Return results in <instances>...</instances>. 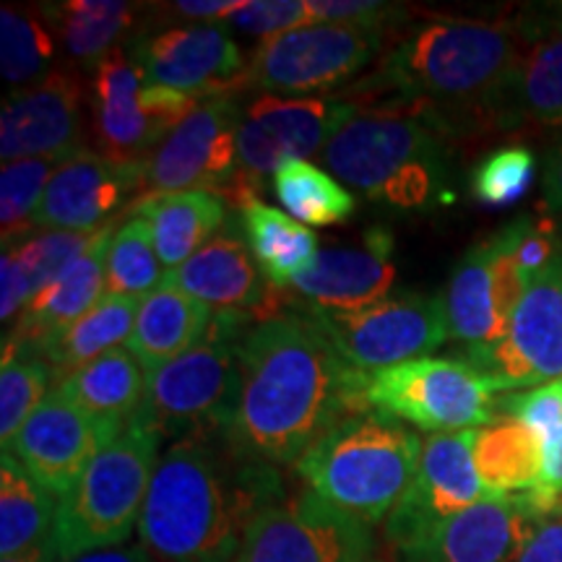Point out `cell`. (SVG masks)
<instances>
[{
    "label": "cell",
    "mask_w": 562,
    "mask_h": 562,
    "mask_svg": "<svg viewBox=\"0 0 562 562\" xmlns=\"http://www.w3.org/2000/svg\"><path fill=\"white\" fill-rule=\"evenodd\" d=\"M81 87L70 74L11 91L0 112L3 165L21 159H68L81 151Z\"/></svg>",
    "instance_id": "cell-20"
},
{
    "label": "cell",
    "mask_w": 562,
    "mask_h": 562,
    "mask_svg": "<svg viewBox=\"0 0 562 562\" xmlns=\"http://www.w3.org/2000/svg\"><path fill=\"white\" fill-rule=\"evenodd\" d=\"M474 463L487 495H529L542 482L544 448L521 419L497 414L492 425L476 432Z\"/></svg>",
    "instance_id": "cell-30"
},
{
    "label": "cell",
    "mask_w": 562,
    "mask_h": 562,
    "mask_svg": "<svg viewBox=\"0 0 562 562\" xmlns=\"http://www.w3.org/2000/svg\"><path fill=\"white\" fill-rule=\"evenodd\" d=\"M446 315L451 339L467 349H482L503 341L510 323L503 318L497 300L495 266H492V245L476 243L453 266L446 292Z\"/></svg>",
    "instance_id": "cell-27"
},
{
    "label": "cell",
    "mask_w": 562,
    "mask_h": 562,
    "mask_svg": "<svg viewBox=\"0 0 562 562\" xmlns=\"http://www.w3.org/2000/svg\"><path fill=\"white\" fill-rule=\"evenodd\" d=\"M66 159H21L3 165L0 172V227H3V250L19 248L32 237L34 214L53 172Z\"/></svg>",
    "instance_id": "cell-37"
},
{
    "label": "cell",
    "mask_w": 562,
    "mask_h": 562,
    "mask_svg": "<svg viewBox=\"0 0 562 562\" xmlns=\"http://www.w3.org/2000/svg\"><path fill=\"white\" fill-rule=\"evenodd\" d=\"M131 58L146 83L191 94L195 100L240 94L245 55L227 24H186L133 40Z\"/></svg>",
    "instance_id": "cell-17"
},
{
    "label": "cell",
    "mask_w": 562,
    "mask_h": 562,
    "mask_svg": "<svg viewBox=\"0 0 562 562\" xmlns=\"http://www.w3.org/2000/svg\"><path fill=\"white\" fill-rule=\"evenodd\" d=\"M357 104L341 97H258L237 131V175L256 186L281 165L326 149Z\"/></svg>",
    "instance_id": "cell-16"
},
{
    "label": "cell",
    "mask_w": 562,
    "mask_h": 562,
    "mask_svg": "<svg viewBox=\"0 0 562 562\" xmlns=\"http://www.w3.org/2000/svg\"><path fill=\"white\" fill-rule=\"evenodd\" d=\"M165 277L149 224L140 216H131L110 237L108 294L144 300L159 290Z\"/></svg>",
    "instance_id": "cell-36"
},
{
    "label": "cell",
    "mask_w": 562,
    "mask_h": 562,
    "mask_svg": "<svg viewBox=\"0 0 562 562\" xmlns=\"http://www.w3.org/2000/svg\"><path fill=\"white\" fill-rule=\"evenodd\" d=\"M211 307L193 300L170 281L138 302L136 323L128 339L131 355L140 362L146 375L178 360L203 341L211 326Z\"/></svg>",
    "instance_id": "cell-25"
},
{
    "label": "cell",
    "mask_w": 562,
    "mask_h": 562,
    "mask_svg": "<svg viewBox=\"0 0 562 562\" xmlns=\"http://www.w3.org/2000/svg\"><path fill=\"white\" fill-rule=\"evenodd\" d=\"M315 24L355 26V30L389 32L393 24L404 21L406 5L383 3V0H311Z\"/></svg>",
    "instance_id": "cell-44"
},
{
    "label": "cell",
    "mask_w": 562,
    "mask_h": 562,
    "mask_svg": "<svg viewBox=\"0 0 562 562\" xmlns=\"http://www.w3.org/2000/svg\"><path fill=\"white\" fill-rule=\"evenodd\" d=\"M138 302L123 294H104L87 315H81L74 326L45 341L34 351V357L47 362L55 378H66L74 370L83 368L104 351L117 349V344L128 341L133 323H136Z\"/></svg>",
    "instance_id": "cell-33"
},
{
    "label": "cell",
    "mask_w": 562,
    "mask_h": 562,
    "mask_svg": "<svg viewBox=\"0 0 562 562\" xmlns=\"http://www.w3.org/2000/svg\"><path fill=\"white\" fill-rule=\"evenodd\" d=\"M55 55L50 26L42 24L40 16L9 9L0 11V66L3 79L11 87L37 83L45 79V70Z\"/></svg>",
    "instance_id": "cell-38"
},
{
    "label": "cell",
    "mask_w": 562,
    "mask_h": 562,
    "mask_svg": "<svg viewBox=\"0 0 562 562\" xmlns=\"http://www.w3.org/2000/svg\"><path fill=\"white\" fill-rule=\"evenodd\" d=\"M524 495H487L451 518L432 537L393 554V562H516L526 533L539 521Z\"/></svg>",
    "instance_id": "cell-22"
},
{
    "label": "cell",
    "mask_w": 562,
    "mask_h": 562,
    "mask_svg": "<svg viewBox=\"0 0 562 562\" xmlns=\"http://www.w3.org/2000/svg\"><path fill=\"white\" fill-rule=\"evenodd\" d=\"M516 562H562V508L531 526Z\"/></svg>",
    "instance_id": "cell-45"
},
{
    "label": "cell",
    "mask_w": 562,
    "mask_h": 562,
    "mask_svg": "<svg viewBox=\"0 0 562 562\" xmlns=\"http://www.w3.org/2000/svg\"><path fill=\"white\" fill-rule=\"evenodd\" d=\"M55 391L104 427L123 430L144 402L146 370L128 347H117L60 378Z\"/></svg>",
    "instance_id": "cell-29"
},
{
    "label": "cell",
    "mask_w": 562,
    "mask_h": 562,
    "mask_svg": "<svg viewBox=\"0 0 562 562\" xmlns=\"http://www.w3.org/2000/svg\"><path fill=\"white\" fill-rule=\"evenodd\" d=\"M336 355L360 372H381L430 357L451 339L446 302L435 294L398 292L362 311L307 315Z\"/></svg>",
    "instance_id": "cell-10"
},
{
    "label": "cell",
    "mask_w": 562,
    "mask_h": 562,
    "mask_svg": "<svg viewBox=\"0 0 562 562\" xmlns=\"http://www.w3.org/2000/svg\"><path fill=\"white\" fill-rule=\"evenodd\" d=\"M161 435L133 417L58 501V562L123 547L140 521Z\"/></svg>",
    "instance_id": "cell-6"
},
{
    "label": "cell",
    "mask_w": 562,
    "mask_h": 562,
    "mask_svg": "<svg viewBox=\"0 0 562 562\" xmlns=\"http://www.w3.org/2000/svg\"><path fill=\"white\" fill-rule=\"evenodd\" d=\"M446 133L398 104H357L355 115L321 151L336 180L396 209L446 199Z\"/></svg>",
    "instance_id": "cell-4"
},
{
    "label": "cell",
    "mask_w": 562,
    "mask_h": 562,
    "mask_svg": "<svg viewBox=\"0 0 562 562\" xmlns=\"http://www.w3.org/2000/svg\"><path fill=\"white\" fill-rule=\"evenodd\" d=\"M243 5L245 0H180V3H172L170 9L182 19H195L199 24H220V19L227 21Z\"/></svg>",
    "instance_id": "cell-47"
},
{
    "label": "cell",
    "mask_w": 562,
    "mask_h": 562,
    "mask_svg": "<svg viewBox=\"0 0 562 562\" xmlns=\"http://www.w3.org/2000/svg\"><path fill=\"white\" fill-rule=\"evenodd\" d=\"M463 362L492 391H531L562 381V245L554 261L526 286L508 336L492 347H463Z\"/></svg>",
    "instance_id": "cell-12"
},
{
    "label": "cell",
    "mask_w": 562,
    "mask_h": 562,
    "mask_svg": "<svg viewBox=\"0 0 562 562\" xmlns=\"http://www.w3.org/2000/svg\"><path fill=\"white\" fill-rule=\"evenodd\" d=\"M128 211L149 224L154 248L167 271L180 269L203 245L214 240V232L227 220L224 199L211 191L140 195Z\"/></svg>",
    "instance_id": "cell-26"
},
{
    "label": "cell",
    "mask_w": 562,
    "mask_h": 562,
    "mask_svg": "<svg viewBox=\"0 0 562 562\" xmlns=\"http://www.w3.org/2000/svg\"><path fill=\"white\" fill-rule=\"evenodd\" d=\"M250 313L220 311L209 334L191 351L146 375L138 417L159 435L193 438L229 427L240 389V344L248 336Z\"/></svg>",
    "instance_id": "cell-7"
},
{
    "label": "cell",
    "mask_w": 562,
    "mask_h": 562,
    "mask_svg": "<svg viewBox=\"0 0 562 562\" xmlns=\"http://www.w3.org/2000/svg\"><path fill=\"white\" fill-rule=\"evenodd\" d=\"M490 383L463 360L422 357L396 368L372 372L368 404L391 419L409 422L419 430L467 432L497 419Z\"/></svg>",
    "instance_id": "cell-8"
},
{
    "label": "cell",
    "mask_w": 562,
    "mask_h": 562,
    "mask_svg": "<svg viewBox=\"0 0 562 562\" xmlns=\"http://www.w3.org/2000/svg\"><path fill=\"white\" fill-rule=\"evenodd\" d=\"M0 281H3V294H0V321L9 323L13 315H19L32 302V286L21 269L19 258L13 252H3L0 261Z\"/></svg>",
    "instance_id": "cell-46"
},
{
    "label": "cell",
    "mask_w": 562,
    "mask_h": 562,
    "mask_svg": "<svg viewBox=\"0 0 562 562\" xmlns=\"http://www.w3.org/2000/svg\"><path fill=\"white\" fill-rule=\"evenodd\" d=\"M165 281L216 311L250 313L258 321L271 318L266 313V307L271 305V294L261 269L252 261L248 245L229 232L209 240L180 269L167 271Z\"/></svg>",
    "instance_id": "cell-24"
},
{
    "label": "cell",
    "mask_w": 562,
    "mask_h": 562,
    "mask_svg": "<svg viewBox=\"0 0 562 562\" xmlns=\"http://www.w3.org/2000/svg\"><path fill=\"white\" fill-rule=\"evenodd\" d=\"M42 16L58 32L70 58L97 68V63L117 50V42L136 19V5L121 0H68L45 5Z\"/></svg>",
    "instance_id": "cell-34"
},
{
    "label": "cell",
    "mask_w": 562,
    "mask_h": 562,
    "mask_svg": "<svg viewBox=\"0 0 562 562\" xmlns=\"http://www.w3.org/2000/svg\"><path fill=\"white\" fill-rule=\"evenodd\" d=\"M526 26H529L531 37H537L539 32H562V3H547L542 11L524 13Z\"/></svg>",
    "instance_id": "cell-50"
},
{
    "label": "cell",
    "mask_w": 562,
    "mask_h": 562,
    "mask_svg": "<svg viewBox=\"0 0 562 562\" xmlns=\"http://www.w3.org/2000/svg\"><path fill=\"white\" fill-rule=\"evenodd\" d=\"M112 232H115L112 224L100 229L87 252H81L21 311L11 336H5L3 355L34 357L42 344L74 326L108 294V248Z\"/></svg>",
    "instance_id": "cell-23"
},
{
    "label": "cell",
    "mask_w": 562,
    "mask_h": 562,
    "mask_svg": "<svg viewBox=\"0 0 562 562\" xmlns=\"http://www.w3.org/2000/svg\"><path fill=\"white\" fill-rule=\"evenodd\" d=\"M273 193L286 214L300 224L331 227L355 214L357 203L331 172L307 159H294L273 172Z\"/></svg>",
    "instance_id": "cell-35"
},
{
    "label": "cell",
    "mask_w": 562,
    "mask_h": 562,
    "mask_svg": "<svg viewBox=\"0 0 562 562\" xmlns=\"http://www.w3.org/2000/svg\"><path fill=\"white\" fill-rule=\"evenodd\" d=\"M368 381L307 315L277 313L240 344V389L222 438L252 461L297 463L336 422L372 412Z\"/></svg>",
    "instance_id": "cell-1"
},
{
    "label": "cell",
    "mask_w": 562,
    "mask_h": 562,
    "mask_svg": "<svg viewBox=\"0 0 562 562\" xmlns=\"http://www.w3.org/2000/svg\"><path fill=\"white\" fill-rule=\"evenodd\" d=\"M201 100L151 87L123 47L97 63L91 79V121L100 154L121 165H146L151 151Z\"/></svg>",
    "instance_id": "cell-9"
},
{
    "label": "cell",
    "mask_w": 562,
    "mask_h": 562,
    "mask_svg": "<svg viewBox=\"0 0 562 562\" xmlns=\"http://www.w3.org/2000/svg\"><path fill=\"white\" fill-rule=\"evenodd\" d=\"M542 193L544 206L552 214H562V140L552 146L544 159V175H542Z\"/></svg>",
    "instance_id": "cell-48"
},
{
    "label": "cell",
    "mask_w": 562,
    "mask_h": 562,
    "mask_svg": "<svg viewBox=\"0 0 562 562\" xmlns=\"http://www.w3.org/2000/svg\"><path fill=\"white\" fill-rule=\"evenodd\" d=\"M66 562H159V560L154 558V554L146 550V547L123 544V547H112V550L81 554V558H74V560H66Z\"/></svg>",
    "instance_id": "cell-49"
},
{
    "label": "cell",
    "mask_w": 562,
    "mask_h": 562,
    "mask_svg": "<svg viewBox=\"0 0 562 562\" xmlns=\"http://www.w3.org/2000/svg\"><path fill=\"white\" fill-rule=\"evenodd\" d=\"M562 128V32H539L495 110V128Z\"/></svg>",
    "instance_id": "cell-28"
},
{
    "label": "cell",
    "mask_w": 562,
    "mask_h": 562,
    "mask_svg": "<svg viewBox=\"0 0 562 562\" xmlns=\"http://www.w3.org/2000/svg\"><path fill=\"white\" fill-rule=\"evenodd\" d=\"M245 245L252 261L273 290H290L302 271L311 269L318 256V237L305 224L263 201H250L240 209Z\"/></svg>",
    "instance_id": "cell-31"
},
{
    "label": "cell",
    "mask_w": 562,
    "mask_h": 562,
    "mask_svg": "<svg viewBox=\"0 0 562 562\" xmlns=\"http://www.w3.org/2000/svg\"><path fill=\"white\" fill-rule=\"evenodd\" d=\"M560 508H562V505H560Z\"/></svg>",
    "instance_id": "cell-53"
},
{
    "label": "cell",
    "mask_w": 562,
    "mask_h": 562,
    "mask_svg": "<svg viewBox=\"0 0 562 562\" xmlns=\"http://www.w3.org/2000/svg\"><path fill=\"white\" fill-rule=\"evenodd\" d=\"M474 438L476 430H467L425 440L409 487L385 518V539L393 554L422 544L442 524L487 497L474 463Z\"/></svg>",
    "instance_id": "cell-14"
},
{
    "label": "cell",
    "mask_w": 562,
    "mask_h": 562,
    "mask_svg": "<svg viewBox=\"0 0 562 562\" xmlns=\"http://www.w3.org/2000/svg\"><path fill=\"white\" fill-rule=\"evenodd\" d=\"M0 562H58V552H55V544H47L40 550L16 554V558H3Z\"/></svg>",
    "instance_id": "cell-51"
},
{
    "label": "cell",
    "mask_w": 562,
    "mask_h": 562,
    "mask_svg": "<svg viewBox=\"0 0 562 562\" xmlns=\"http://www.w3.org/2000/svg\"><path fill=\"white\" fill-rule=\"evenodd\" d=\"M537 159L526 146H503L484 157L472 172V195L484 206L505 209L529 193Z\"/></svg>",
    "instance_id": "cell-40"
},
{
    "label": "cell",
    "mask_w": 562,
    "mask_h": 562,
    "mask_svg": "<svg viewBox=\"0 0 562 562\" xmlns=\"http://www.w3.org/2000/svg\"><path fill=\"white\" fill-rule=\"evenodd\" d=\"M497 414L521 419L537 435L547 453L562 438V381L501 398Z\"/></svg>",
    "instance_id": "cell-42"
},
{
    "label": "cell",
    "mask_w": 562,
    "mask_h": 562,
    "mask_svg": "<svg viewBox=\"0 0 562 562\" xmlns=\"http://www.w3.org/2000/svg\"><path fill=\"white\" fill-rule=\"evenodd\" d=\"M58 497L50 495L13 456L0 459V554H16L55 544Z\"/></svg>",
    "instance_id": "cell-32"
},
{
    "label": "cell",
    "mask_w": 562,
    "mask_h": 562,
    "mask_svg": "<svg viewBox=\"0 0 562 562\" xmlns=\"http://www.w3.org/2000/svg\"><path fill=\"white\" fill-rule=\"evenodd\" d=\"M121 430L89 417L60 391H50L3 453L16 459L50 495L60 501L83 469Z\"/></svg>",
    "instance_id": "cell-18"
},
{
    "label": "cell",
    "mask_w": 562,
    "mask_h": 562,
    "mask_svg": "<svg viewBox=\"0 0 562 562\" xmlns=\"http://www.w3.org/2000/svg\"><path fill=\"white\" fill-rule=\"evenodd\" d=\"M144 165H121L100 151H76L60 161L42 193L34 227L97 232L131 193L140 191Z\"/></svg>",
    "instance_id": "cell-21"
},
{
    "label": "cell",
    "mask_w": 562,
    "mask_h": 562,
    "mask_svg": "<svg viewBox=\"0 0 562 562\" xmlns=\"http://www.w3.org/2000/svg\"><path fill=\"white\" fill-rule=\"evenodd\" d=\"M531 42L524 16H430L406 26L341 100L398 104L446 136L495 128L497 102Z\"/></svg>",
    "instance_id": "cell-2"
},
{
    "label": "cell",
    "mask_w": 562,
    "mask_h": 562,
    "mask_svg": "<svg viewBox=\"0 0 562 562\" xmlns=\"http://www.w3.org/2000/svg\"><path fill=\"white\" fill-rule=\"evenodd\" d=\"M385 32L311 24L266 40L252 53L243 89L277 94H313L355 79L383 50Z\"/></svg>",
    "instance_id": "cell-11"
},
{
    "label": "cell",
    "mask_w": 562,
    "mask_h": 562,
    "mask_svg": "<svg viewBox=\"0 0 562 562\" xmlns=\"http://www.w3.org/2000/svg\"><path fill=\"white\" fill-rule=\"evenodd\" d=\"M55 372L37 357L3 355L0 368V440L3 451L16 438L32 412L45 402Z\"/></svg>",
    "instance_id": "cell-39"
},
{
    "label": "cell",
    "mask_w": 562,
    "mask_h": 562,
    "mask_svg": "<svg viewBox=\"0 0 562 562\" xmlns=\"http://www.w3.org/2000/svg\"><path fill=\"white\" fill-rule=\"evenodd\" d=\"M277 503L281 480L269 463L229 442L216 451L206 435L175 440L146 492L140 547L159 562H232L248 526Z\"/></svg>",
    "instance_id": "cell-3"
},
{
    "label": "cell",
    "mask_w": 562,
    "mask_h": 562,
    "mask_svg": "<svg viewBox=\"0 0 562 562\" xmlns=\"http://www.w3.org/2000/svg\"><path fill=\"white\" fill-rule=\"evenodd\" d=\"M240 117L235 94L201 100L146 159L140 195L227 191L237 175Z\"/></svg>",
    "instance_id": "cell-15"
},
{
    "label": "cell",
    "mask_w": 562,
    "mask_h": 562,
    "mask_svg": "<svg viewBox=\"0 0 562 562\" xmlns=\"http://www.w3.org/2000/svg\"><path fill=\"white\" fill-rule=\"evenodd\" d=\"M417 435L381 412L351 414L300 456L294 472L321 501L375 526L391 516L419 467Z\"/></svg>",
    "instance_id": "cell-5"
},
{
    "label": "cell",
    "mask_w": 562,
    "mask_h": 562,
    "mask_svg": "<svg viewBox=\"0 0 562 562\" xmlns=\"http://www.w3.org/2000/svg\"><path fill=\"white\" fill-rule=\"evenodd\" d=\"M229 26L250 37L273 40L281 34L315 24L311 0H245V5L227 19Z\"/></svg>",
    "instance_id": "cell-43"
},
{
    "label": "cell",
    "mask_w": 562,
    "mask_h": 562,
    "mask_svg": "<svg viewBox=\"0 0 562 562\" xmlns=\"http://www.w3.org/2000/svg\"><path fill=\"white\" fill-rule=\"evenodd\" d=\"M368 562H389V560H381V558H372V560H368Z\"/></svg>",
    "instance_id": "cell-52"
},
{
    "label": "cell",
    "mask_w": 562,
    "mask_h": 562,
    "mask_svg": "<svg viewBox=\"0 0 562 562\" xmlns=\"http://www.w3.org/2000/svg\"><path fill=\"white\" fill-rule=\"evenodd\" d=\"M104 229V227H102ZM100 229L97 232H45V235L30 237L26 243H21L19 248L11 252L19 258L21 269H24L26 279L32 286V300L45 290L47 284H53L63 271L68 269L81 252H87L91 243L97 240Z\"/></svg>",
    "instance_id": "cell-41"
},
{
    "label": "cell",
    "mask_w": 562,
    "mask_h": 562,
    "mask_svg": "<svg viewBox=\"0 0 562 562\" xmlns=\"http://www.w3.org/2000/svg\"><path fill=\"white\" fill-rule=\"evenodd\" d=\"M393 281V235L389 227L375 224L362 232L357 245L321 248L311 269L302 271L290 290L300 300L302 315L347 313L391 297Z\"/></svg>",
    "instance_id": "cell-19"
},
{
    "label": "cell",
    "mask_w": 562,
    "mask_h": 562,
    "mask_svg": "<svg viewBox=\"0 0 562 562\" xmlns=\"http://www.w3.org/2000/svg\"><path fill=\"white\" fill-rule=\"evenodd\" d=\"M372 550L370 524L307 490L266 508L248 526L232 562H368Z\"/></svg>",
    "instance_id": "cell-13"
}]
</instances>
